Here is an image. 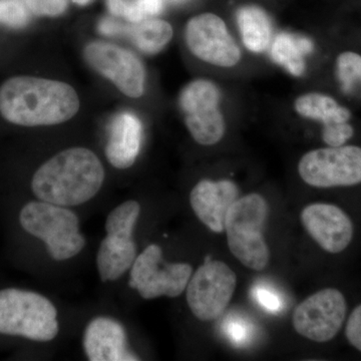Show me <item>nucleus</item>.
<instances>
[{"instance_id":"obj_29","label":"nucleus","mask_w":361,"mask_h":361,"mask_svg":"<svg viewBox=\"0 0 361 361\" xmlns=\"http://www.w3.org/2000/svg\"><path fill=\"white\" fill-rule=\"evenodd\" d=\"M254 295L258 303L271 312H276L282 308V302L278 294L266 287H256L254 289Z\"/></svg>"},{"instance_id":"obj_16","label":"nucleus","mask_w":361,"mask_h":361,"mask_svg":"<svg viewBox=\"0 0 361 361\" xmlns=\"http://www.w3.org/2000/svg\"><path fill=\"white\" fill-rule=\"evenodd\" d=\"M142 139L141 121L134 114L123 111L114 118L106 155L115 168L128 169L139 155Z\"/></svg>"},{"instance_id":"obj_5","label":"nucleus","mask_w":361,"mask_h":361,"mask_svg":"<svg viewBox=\"0 0 361 361\" xmlns=\"http://www.w3.org/2000/svg\"><path fill=\"white\" fill-rule=\"evenodd\" d=\"M21 227L44 242L54 260L75 257L85 246L80 233V220L73 211L44 201H32L21 209Z\"/></svg>"},{"instance_id":"obj_2","label":"nucleus","mask_w":361,"mask_h":361,"mask_svg":"<svg viewBox=\"0 0 361 361\" xmlns=\"http://www.w3.org/2000/svg\"><path fill=\"white\" fill-rule=\"evenodd\" d=\"M104 180L103 165L94 152L71 148L45 161L33 175L32 189L40 201L78 206L94 198Z\"/></svg>"},{"instance_id":"obj_14","label":"nucleus","mask_w":361,"mask_h":361,"mask_svg":"<svg viewBox=\"0 0 361 361\" xmlns=\"http://www.w3.org/2000/svg\"><path fill=\"white\" fill-rule=\"evenodd\" d=\"M239 198L233 180H202L192 189L190 203L198 219L214 233L225 231L228 211Z\"/></svg>"},{"instance_id":"obj_6","label":"nucleus","mask_w":361,"mask_h":361,"mask_svg":"<svg viewBox=\"0 0 361 361\" xmlns=\"http://www.w3.org/2000/svg\"><path fill=\"white\" fill-rule=\"evenodd\" d=\"M236 286L234 271L223 261L207 256L187 285L190 310L201 322L218 319L231 302Z\"/></svg>"},{"instance_id":"obj_23","label":"nucleus","mask_w":361,"mask_h":361,"mask_svg":"<svg viewBox=\"0 0 361 361\" xmlns=\"http://www.w3.org/2000/svg\"><path fill=\"white\" fill-rule=\"evenodd\" d=\"M140 212L141 205L137 201H127L116 207L106 218V235L132 239Z\"/></svg>"},{"instance_id":"obj_18","label":"nucleus","mask_w":361,"mask_h":361,"mask_svg":"<svg viewBox=\"0 0 361 361\" xmlns=\"http://www.w3.org/2000/svg\"><path fill=\"white\" fill-rule=\"evenodd\" d=\"M314 49L312 40L303 35L281 32L271 47V56L277 65L283 66L294 77H301L306 71L305 58Z\"/></svg>"},{"instance_id":"obj_27","label":"nucleus","mask_w":361,"mask_h":361,"mask_svg":"<svg viewBox=\"0 0 361 361\" xmlns=\"http://www.w3.org/2000/svg\"><path fill=\"white\" fill-rule=\"evenodd\" d=\"M25 6L37 16H56L65 13L66 0H23Z\"/></svg>"},{"instance_id":"obj_12","label":"nucleus","mask_w":361,"mask_h":361,"mask_svg":"<svg viewBox=\"0 0 361 361\" xmlns=\"http://www.w3.org/2000/svg\"><path fill=\"white\" fill-rule=\"evenodd\" d=\"M85 56L94 70L109 78L126 96L140 97L144 94L146 73L133 52L116 44L96 42L87 45Z\"/></svg>"},{"instance_id":"obj_9","label":"nucleus","mask_w":361,"mask_h":361,"mask_svg":"<svg viewBox=\"0 0 361 361\" xmlns=\"http://www.w3.org/2000/svg\"><path fill=\"white\" fill-rule=\"evenodd\" d=\"M193 274L188 263H166L160 246L152 244L135 258L130 270L129 285L142 298L179 297L186 290Z\"/></svg>"},{"instance_id":"obj_33","label":"nucleus","mask_w":361,"mask_h":361,"mask_svg":"<svg viewBox=\"0 0 361 361\" xmlns=\"http://www.w3.org/2000/svg\"><path fill=\"white\" fill-rule=\"evenodd\" d=\"M171 1H173V2H182V1H184V0H171Z\"/></svg>"},{"instance_id":"obj_26","label":"nucleus","mask_w":361,"mask_h":361,"mask_svg":"<svg viewBox=\"0 0 361 361\" xmlns=\"http://www.w3.org/2000/svg\"><path fill=\"white\" fill-rule=\"evenodd\" d=\"M355 135V129L348 123H334L322 128V140L329 147H339Z\"/></svg>"},{"instance_id":"obj_4","label":"nucleus","mask_w":361,"mask_h":361,"mask_svg":"<svg viewBox=\"0 0 361 361\" xmlns=\"http://www.w3.org/2000/svg\"><path fill=\"white\" fill-rule=\"evenodd\" d=\"M59 330L58 311L47 297L16 288L0 290V334L47 342Z\"/></svg>"},{"instance_id":"obj_32","label":"nucleus","mask_w":361,"mask_h":361,"mask_svg":"<svg viewBox=\"0 0 361 361\" xmlns=\"http://www.w3.org/2000/svg\"><path fill=\"white\" fill-rule=\"evenodd\" d=\"M73 1L78 4V6H87V4H90L92 0H73Z\"/></svg>"},{"instance_id":"obj_20","label":"nucleus","mask_w":361,"mask_h":361,"mask_svg":"<svg viewBox=\"0 0 361 361\" xmlns=\"http://www.w3.org/2000/svg\"><path fill=\"white\" fill-rule=\"evenodd\" d=\"M294 110L302 118L322 123L323 127L348 123L351 118V111L348 108L337 103L334 97L320 92H307L297 97Z\"/></svg>"},{"instance_id":"obj_17","label":"nucleus","mask_w":361,"mask_h":361,"mask_svg":"<svg viewBox=\"0 0 361 361\" xmlns=\"http://www.w3.org/2000/svg\"><path fill=\"white\" fill-rule=\"evenodd\" d=\"M137 258L134 239L106 235L97 255L102 281H116L132 268Z\"/></svg>"},{"instance_id":"obj_3","label":"nucleus","mask_w":361,"mask_h":361,"mask_svg":"<svg viewBox=\"0 0 361 361\" xmlns=\"http://www.w3.org/2000/svg\"><path fill=\"white\" fill-rule=\"evenodd\" d=\"M268 213L264 197L251 193L239 197L226 216L228 247L232 255L248 269L262 271L269 265L270 250L264 237Z\"/></svg>"},{"instance_id":"obj_19","label":"nucleus","mask_w":361,"mask_h":361,"mask_svg":"<svg viewBox=\"0 0 361 361\" xmlns=\"http://www.w3.org/2000/svg\"><path fill=\"white\" fill-rule=\"evenodd\" d=\"M237 23L247 49L261 54L268 49L272 40V23L261 7L242 6L237 11Z\"/></svg>"},{"instance_id":"obj_25","label":"nucleus","mask_w":361,"mask_h":361,"mask_svg":"<svg viewBox=\"0 0 361 361\" xmlns=\"http://www.w3.org/2000/svg\"><path fill=\"white\" fill-rule=\"evenodd\" d=\"M30 21L27 6L21 0H0V23L13 28L23 27Z\"/></svg>"},{"instance_id":"obj_24","label":"nucleus","mask_w":361,"mask_h":361,"mask_svg":"<svg viewBox=\"0 0 361 361\" xmlns=\"http://www.w3.org/2000/svg\"><path fill=\"white\" fill-rule=\"evenodd\" d=\"M336 77L341 90L353 94L360 84L361 56L355 51H344L336 59Z\"/></svg>"},{"instance_id":"obj_22","label":"nucleus","mask_w":361,"mask_h":361,"mask_svg":"<svg viewBox=\"0 0 361 361\" xmlns=\"http://www.w3.org/2000/svg\"><path fill=\"white\" fill-rule=\"evenodd\" d=\"M113 16L123 18L135 23L160 14L164 0H106Z\"/></svg>"},{"instance_id":"obj_34","label":"nucleus","mask_w":361,"mask_h":361,"mask_svg":"<svg viewBox=\"0 0 361 361\" xmlns=\"http://www.w3.org/2000/svg\"><path fill=\"white\" fill-rule=\"evenodd\" d=\"M360 85H361V78H360Z\"/></svg>"},{"instance_id":"obj_28","label":"nucleus","mask_w":361,"mask_h":361,"mask_svg":"<svg viewBox=\"0 0 361 361\" xmlns=\"http://www.w3.org/2000/svg\"><path fill=\"white\" fill-rule=\"evenodd\" d=\"M345 337L348 343L361 353V304L356 306L346 320Z\"/></svg>"},{"instance_id":"obj_30","label":"nucleus","mask_w":361,"mask_h":361,"mask_svg":"<svg viewBox=\"0 0 361 361\" xmlns=\"http://www.w3.org/2000/svg\"><path fill=\"white\" fill-rule=\"evenodd\" d=\"M225 331L235 343H244L250 337V329L243 320L229 319L226 323Z\"/></svg>"},{"instance_id":"obj_13","label":"nucleus","mask_w":361,"mask_h":361,"mask_svg":"<svg viewBox=\"0 0 361 361\" xmlns=\"http://www.w3.org/2000/svg\"><path fill=\"white\" fill-rule=\"evenodd\" d=\"M304 229L322 250L330 254L345 251L355 236V225L345 211L334 204H310L300 215Z\"/></svg>"},{"instance_id":"obj_15","label":"nucleus","mask_w":361,"mask_h":361,"mask_svg":"<svg viewBox=\"0 0 361 361\" xmlns=\"http://www.w3.org/2000/svg\"><path fill=\"white\" fill-rule=\"evenodd\" d=\"M84 348L90 361L140 360L128 349L123 325L111 318L97 317L89 323L85 331Z\"/></svg>"},{"instance_id":"obj_10","label":"nucleus","mask_w":361,"mask_h":361,"mask_svg":"<svg viewBox=\"0 0 361 361\" xmlns=\"http://www.w3.org/2000/svg\"><path fill=\"white\" fill-rule=\"evenodd\" d=\"M346 315L348 301L343 293L336 288H324L296 306L292 323L299 336L325 343L336 338Z\"/></svg>"},{"instance_id":"obj_11","label":"nucleus","mask_w":361,"mask_h":361,"mask_svg":"<svg viewBox=\"0 0 361 361\" xmlns=\"http://www.w3.org/2000/svg\"><path fill=\"white\" fill-rule=\"evenodd\" d=\"M185 39L196 58L220 68H233L241 61V49L225 21L214 13H202L188 21Z\"/></svg>"},{"instance_id":"obj_8","label":"nucleus","mask_w":361,"mask_h":361,"mask_svg":"<svg viewBox=\"0 0 361 361\" xmlns=\"http://www.w3.org/2000/svg\"><path fill=\"white\" fill-rule=\"evenodd\" d=\"M298 174L311 187L329 189L361 184V148L358 146L327 147L304 154Z\"/></svg>"},{"instance_id":"obj_21","label":"nucleus","mask_w":361,"mask_h":361,"mask_svg":"<svg viewBox=\"0 0 361 361\" xmlns=\"http://www.w3.org/2000/svg\"><path fill=\"white\" fill-rule=\"evenodd\" d=\"M173 35L172 25L157 18L123 25L122 35L129 37L137 49L148 54L160 52L171 42Z\"/></svg>"},{"instance_id":"obj_31","label":"nucleus","mask_w":361,"mask_h":361,"mask_svg":"<svg viewBox=\"0 0 361 361\" xmlns=\"http://www.w3.org/2000/svg\"><path fill=\"white\" fill-rule=\"evenodd\" d=\"M123 23H118L113 18H104L99 23V30L103 35L108 37H116V35H122Z\"/></svg>"},{"instance_id":"obj_7","label":"nucleus","mask_w":361,"mask_h":361,"mask_svg":"<svg viewBox=\"0 0 361 361\" xmlns=\"http://www.w3.org/2000/svg\"><path fill=\"white\" fill-rule=\"evenodd\" d=\"M221 90L212 80L200 78L180 92V108L192 137L203 146H213L224 137L226 123L220 110Z\"/></svg>"},{"instance_id":"obj_1","label":"nucleus","mask_w":361,"mask_h":361,"mask_svg":"<svg viewBox=\"0 0 361 361\" xmlns=\"http://www.w3.org/2000/svg\"><path fill=\"white\" fill-rule=\"evenodd\" d=\"M78 110V94L66 82L21 75L0 87V114L14 125H58L71 120Z\"/></svg>"}]
</instances>
